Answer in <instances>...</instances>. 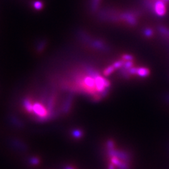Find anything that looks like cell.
<instances>
[{
	"label": "cell",
	"mask_w": 169,
	"mask_h": 169,
	"mask_svg": "<svg viewBox=\"0 0 169 169\" xmlns=\"http://www.w3.org/2000/svg\"><path fill=\"white\" fill-rule=\"evenodd\" d=\"M106 147V156L108 161V169H130L131 157L127 152L115 149V145L112 140L107 142Z\"/></svg>",
	"instance_id": "1"
},
{
	"label": "cell",
	"mask_w": 169,
	"mask_h": 169,
	"mask_svg": "<svg viewBox=\"0 0 169 169\" xmlns=\"http://www.w3.org/2000/svg\"><path fill=\"white\" fill-rule=\"evenodd\" d=\"M153 9L155 14L158 16H164L167 12L166 5L164 0H157L156 1L153 6Z\"/></svg>",
	"instance_id": "2"
},
{
	"label": "cell",
	"mask_w": 169,
	"mask_h": 169,
	"mask_svg": "<svg viewBox=\"0 0 169 169\" xmlns=\"http://www.w3.org/2000/svg\"><path fill=\"white\" fill-rule=\"evenodd\" d=\"M121 17L123 20L126 21V22L131 25H134L137 23L136 17L131 13H124L121 15Z\"/></svg>",
	"instance_id": "3"
},
{
	"label": "cell",
	"mask_w": 169,
	"mask_h": 169,
	"mask_svg": "<svg viewBox=\"0 0 169 169\" xmlns=\"http://www.w3.org/2000/svg\"><path fill=\"white\" fill-rule=\"evenodd\" d=\"M11 145L15 149H16L17 150H21V151H25L26 150V149H27L25 144H24L23 142L17 139H14L11 140Z\"/></svg>",
	"instance_id": "4"
},
{
	"label": "cell",
	"mask_w": 169,
	"mask_h": 169,
	"mask_svg": "<svg viewBox=\"0 0 169 169\" xmlns=\"http://www.w3.org/2000/svg\"><path fill=\"white\" fill-rule=\"evenodd\" d=\"M137 75L140 77H147L150 75V70L145 67L137 68Z\"/></svg>",
	"instance_id": "5"
},
{
	"label": "cell",
	"mask_w": 169,
	"mask_h": 169,
	"mask_svg": "<svg viewBox=\"0 0 169 169\" xmlns=\"http://www.w3.org/2000/svg\"><path fill=\"white\" fill-rule=\"evenodd\" d=\"M84 135L83 132L80 130L79 129H75L72 130V136L73 138L75 139H81Z\"/></svg>",
	"instance_id": "6"
},
{
	"label": "cell",
	"mask_w": 169,
	"mask_h": 169,
	"mask_svg": "<svg viewBox=\"0 0 169 169\" xmlns=\"http://www.w3.org/2000/svg\"><path fill=\"white\" fill-rule=\"evenodd\" d=\"M28 163L31 166H37L40 164V161L36 157H31L28 159Z\"/></svg>",
	"instance_id": "7"
},
{
	"label": "cell",
	"mask_w": 169,
	"mask_h": 169,
	"mask_svg": "<svg viewBox=\"0 0 169 169\" xmlns=\"http://www.w3.org/2000/svg\"><path fill=\"white\" fill-rule=\"evenodd\" d=\"M115 68L113 67V65H111V66H109L107 68H106L103 72V74L106 77H108L109 75H110L115 70Z\"/></svg>",
	"instance_id": "8"
},
{
	"label": "cell",
	"mask_w": 169,
	"mask_h": 169,
	"mask_svg": "<svg viewBox=\"0 0 169 169\" xmlns=\"http://www.w3.org/2000/svg\"><path fill=\"white\" fill-rule=\"evenodd\" d=\"M123 64H124V62H123V60H119V61L115 62L112 65L113 66L115 69H119L122 68V67H123Z\"/></svg>",
	"instance_id": "9"
},
{
	"label": "cell",
	"mask_w": 169,
	"mask_h": 169,
	"mask_svg": "<svg viewBox=\"0 0 169 169\" xmlns=\"http://www.w3.org/2000/svg\"><path fill=\"white\" fill-rule=\"evenodd\" d=\"M123 67L125 70H128L133 67V62L132 61H125L124 62Z\"/></svg>",
	"instance_id": "10"
},
{
	"label": "cell",
	"mask_w": 169,
	"mask_h": 169,
	"mask_svg": "<svg viewBox=\"0 0 169 169\" xmlns=\"http://www.w3.org/2000/svg\"><path fill=\"white\" fill-rule=\"evenodd\" d=\"M159 31L164 35H167V36H169V29L164 27V26H161L159 28Z\"/></svg>",
	"instance_id": "11"
},
{
	"label": "cell",
	"mask_w": 169,
	"mask_h": 169,
	"mask_svg": "<svg viewBox=\"0 0 169 169\" xmlns=\"http://www.w3.org/2000/svg\"><path fill=\"white\" fill-rule=\"evenodd\" d=\"M33 6L36 9H41V8L43 6V4L40 1H35L34 4H33Z\"/></svg>",
	"instance_id": "12"
},
{
	"label": "cell",
	"mask_w": 169,
	"mask_h": 169,
	"mask_svg": "<svg viewBox=\"0 0 169 169\" xmlns=\"http://www.w3.org/2000/svg\"><path fill=\"white\" fill-rule=\"evenodd\" d=\"M144 34L147 37H150L152 36L153 35V31L151 29H149V28H147L146 30H145L144 31Z\"/></svg>",
	"instance_id": "13"
},
{
	"label": "cell",
	"mask_w": 169,
	"mask_h": 169,
	"mask_svg": "<svg viewBox=\"0 0 169 169\" xmlns=\"http://www.w3.org/2000/svg\"><path fill=\"white\" fill-rule=\"evenodd\" d=\"M122 58L125 61H132L133 57L132 55H130L126 54V55H124L122 56Z\"/></svg>",
	"instance_id": "14"
},
{
	"label": "cell",
	"mask_w": 169,
	"mask_h": 169,
	"mask_svg": "<svg viewBox=\"0 0 169 169\" xmlns=\"http://www.w3.org/2000/svg\"><path fill=\"white\" fill-rule=\"evenodd\" d=\"M45 46V41H41V42L38 45V47H37V50H38V51H41V50L43 49V48H44Z\"/></svg>",
	"instance_id": "15"
},
{
	"label": "cell",
	"mask_w": 169,
	"mask_h": 169,
	"mask_svg": "<svg viewBox=\"0 0 169 169\" xmlns=\"http://www.w3.org/2000/svg\"><path fill=\"white\" fill-rule=\"evenodd\" d=\"M64 169H75L72 166H67L64 167Z\"/></svg>",
	"instance_id": "16"
},
{
	"label": "cell",
	"mask_w": 169,
	"mask_h": 169,
	"mask_svg": "<svg viewBox=\"0 0 169 169\" xmlns=\"http://www.w3.org/2000/svg\"><path fill=\"white\" fill-rule=\"evenodd\" d=\"M164 1H168V0H164Z\"/></svg>",
	"instance_id": "17"
}]
</instances>
